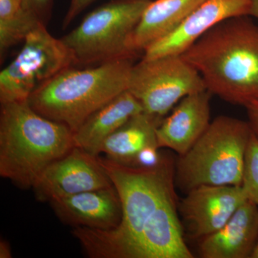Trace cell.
Here are the masks:
<instances>
[{
    "mask_svg": "<svg viewBox=\"0 0 258 258\" xmlns=\"http://www.w3.org/2000/svg\"><path fill=\"white\" fill-rule=\"evenodd\" d=\"M252 0H203L184 23L148 47L143 58L181 55L205 32L237 17L249 16Z\"/></svg>",
    "mask_w": 258,
    "mask_h": 258,
    "instance_id": "cell-11",
    "label": "cell"
},
{
    "mask_svg": "<svg viewBox=\"0 0 258 258\" xmlns=\"http://www.w3.org/2000/svg\"><path fill=\"white\" fill-rule=\"evenodd\" d=\"M159 149L157 145L144 147L136 157L134 167L152 168L159 165L164 157L159 153Z\"/></svg>",
    "mask_w": 258,
    "mask_h": 258,
    "instance_id": "cell-22",
    "label": "cell"
},
{
    "mask_svg": "<svg viewBox=\"0 0 258 258\" xmlns=\"http://www.w3.org/2000/svg\"><path fill=\"white\" fill-rule=\"evenodd\" d=\"M43 25L24 6L23 0H0V52L1 56L29 33Z\"/></svg>",
    "mask_w": 258,
    "mask_h": 258,
    "instance_id": "cell-19",
    "label": "cell"
},
{
    "mask_svg": "<svg viewBox=\"0 0 258 258\" xmlns=\"http://www.w3.org/2000/svg\"><path fill=\"white\" fill-rule=\"evenodd\" d=\"M144 109L128 90L93 113L74 133L75 147L99 157L103 142Z\"/></svg>",
    "mask_w": 258,
    "mask_h": 258,
    "instance_id": "cell-16",
    "label": "cell"
},
{
    "mask_svg": "<svg viewBox=\"0 0 258 258\" xmlns=\"http://www.w3.org/2000/svg\"><path fill=\"white\" fill-rule=\"evenodd\" d=\"M101 163L120 200L122 218L111 230L74 227L73 234L85 252L93 258H133L149 219L169 195L174 192V164L163 157L155 167L122 165L109 159Z\"/></svg>",
    "mask_w": 258,
    "mask_h": 258,
    "instance_id": "cell-1",
    "label": "cell"
},
{
    "mask_svg": "<svg viewBox=\"0 0 258 258\" xmlns=\"http://www.w3.org/2000/svg\"><path fill=\"white\" fill-rule=\"evenodd\" d=\"M50 204L59 218L74 227L111 230L121 221V203L114 186L77 194Z\"/></svg>",
    "mask_w": 258,
    "mask_h": 258,
    "instance_id": "cell-13",
    "label": "cell"
},
{
    "mask_svg": "<svg viewBox=\"0 0 258 258\" xmlns=\"http://www.w3.org/2000/svg\"><path fill=\"white\" fill-rule=\"evenodd\" d=\"M204 90L201 75L181 55L142 57L132 66L128 86L144 113L159 118L185 96Z\"/></svg>",
    "mask_w": 258,
    "mask_h": 258,
    "instance_id": "cell-8",
    "label": "cell"
},
{
    "mask_svg": "<svg viewBox=\"0 0 258 258\" xmlns=\"http://www.w3.org/2000/svg\"><path fill=\"white\" fill-rule=\"evenodd\" d=\"M75 147L67 125L35 111L28 101L1 103L0 176L23 189Z\"/></svg>",
    "mask_w": 258,
    "mask_h": 258,
    "instance_id": "cell-3",
    "label": "cell"
},
{
    "mask_svg": "<svg viewBox=\"0 0 258 258\" xmlns=\"http://www.w3.org/2000/svg\"><path fill=\"white\" fill-rule=\"evenodd\" d=\"M249 16L258 19V0H252Z\"/></svg>",
    "mask_w": 258,
    "mask_h": 258,
    "instance_id": "cell-26",
    "label": "cell"
},
{
    "mask_svg": "<svg viewBox=\"0 0 258 258\" xmlns=\"http://www.w3.org/2000/svg\"><path fill=\"white\" fill-rule=\"evenodd\" d=\"M133 60L120 59L84 69L69 68L35 90L28 103L74 133L93 113L128 90Z\"/></svg>",
    "mask_w": 258,
    "mask_h": 258,
    "instance_id": "cell-4",
    "label": "cell"
},
{
    "mask_svg": "<svg viewBox=\"0 0 258 258\" xmlns=\"http://www.w3.org/2000/svg\"><path fill=\"white\" fill-rule=\"evenodd\" d=\"M245 108H247L249 126L258 139V101L249 103Z\"/></svg>",
    "mask_w": 258,
    "mask_h": 258,
    "instance_id": "cell-24",
    "label": "cell"
},
{
    "mask_svg": "<svg viewBox=\"0 0 258 258\" xmlns=\"http://www.w3.org/2000/svg\"><path fill=\"white\" fill-rule=\"evenodd\" d=\"M242 188L258 206V139L252 132L244 159Z\"/></svg>",
    "mask_w": 258,
    "mask_h": 258,
    "instance_id": "cell-20",
    "label": "cell"
},
{
    "mask_svg": "<svg viewBox=\"0 0 258 258\" xmlns=\"http://www.w3.org/2000/svg\"><path fill=\"white\" fill-rule=\"evenodd\" d=\"M251 134L248 122L217 117L191 149L180 156L178 184L187 191L202 185L242 186Z\"/></svg>",
    "mask_w": 258,
    "mask_h": 258,
    "instance_id": "cell-5",
    "label": "cell"
},
{
    "mask_svg": "<svg viewBox=\"0 0 258 258\" xmlns=\"http://www.w3.org/2000/svg\"><path fill=\"white\" fill-rule=\"evenodd\" d=\"M208 90L185 96L170 115L157 129L158 145L184 155L210 125V99Z\"/></svg>",
    "mask_w": 258,
    "mask_h": 258,
    "instance_id": "cell-12",
    "label": "cell"
},
{
    "mask_svg": "<svg viewBox=\"0 0 258 258\" xmlns=\"http://www.w3.org/2000/svg\"><path fill=\"white\" fill-rule=\"evenodd\" d=\"M21 50L0 73V102L27 101L35 90L74 66L72 52L41 25L28 34Z\"/></svg>",
    "mask_w": 258,
    "mask_h": 258,
    "instance_id": "cell-7",
    "label": "cell"
},
{
    "mask_svg": "<svg viewBox=\"0 0 258 258\" xmlns=\"http://www.w3.org/2000/svg\"><path fill=\"white\" fill-rule=\"evenodd\" d=\"M113 186L99 157L75 147L45 169L33 189L39 200L52 203L77 194Z\"/></svg>",
    "mask_w": 258,
    "mask_h": 258,
    "instance_id": "cell-9",
    "label": "cell"
},
{
    "mask_svg": "<svg viewBox=\"0 0 258 258\" xmlns=\"http://www.w3.org/2000/svg\"><path fill=\"white\" fill-rule=\"evenodd\" d=\"M161 121L162 118L144 112L132 117L105 140L101 154L117 164L134 166L136 157L142 149L149 145L159 147L157 129Z\"/></svg>",
    "mask_w": 258,
    "mask_h": 258,
    "instance_id": "cell-18",
    "label": "cell"
},
{
    "mask_svg": "<svg viewBox=\"0 0 258 258\" xmlns=\"http://www.w3.org/2000/svg\"><path fill=\"white\" fill-rule=\"evenodd\" d=\"M181 55L212 94L244 106L258 101V25L248 16L218 24Z\"/></svg>",
    "mask_w": 258,
    "mask_h": 258,
    "instance_id": "cell-2",
    "label": "cell"
},
{
    "mask_svg": "<svg viewBox=\"0 0 258 258\" xmlns=\"http://www.w3.org/2000/svg\"><path fill=\"white\" fill-rule=\"evenodd\" d=\"M258 240V206L247 200L221 228L201 239L203 258H251Z\"/></svg>",
    "mask_w": 258,
    "mask_h": 258,
    "instance_id": "cell-15",
    "label": "cell"
},
{
    "mask_svg": "<svg viewBox=\"0 0 258 258\" xmlns=\"http://www.w3.org/2000/svg\"><path fill=\"white\" fill-rule=\"evenodd\" d=\"M251 258H258V240L257 244H256L255 246V248L254 249L253 253H252Z\"/></svg>",
    "mask_w": 258,
    "mask_h": 258,
    "instance_id": "cell-27",
    "label": "cell"
},
{
    "mask_svg": "<svg viewBox=\"0 0 258 258\" xmlns=\"http://www.w3.org/2000/svg\"><path fill=\"white\" fill-rule=\"evenodd\" d=\"M184 242L175 191L164 199L149 219L133 258H192Z\"/></svg>",
    "mask_w": 258,
    "mask_h": 258,
    "instance_id": "cell-14",
    "label": "cell"
},
{
    "mask_svg": "<svg viewBox=\"0 0 258 258\" xmlns=\"http://www.w3.org/2000/svg\"><path fill=\"white\" fill-rule=\"evenodd\" d=\"M96 0H71L69 10L66 13L62 23L63 28H67L78 15L81 14L83 10H86Z\"/></svg>",
    "mask_w": 258,
    "mask_h": 258,
    "instance_id": "cell-23",
    "label": "cell"
},
{
    "mask_svg": "<svg viewBox=\"0 0 258 258\" xmlns=\"http://www.w3.org/2000/svg\"><path fill=\"white\" fill-rule=\"evenodd\" d=\"M23 3L29 13L47 26L50 19L53 0H23Z\"/></svg>",
    "mask_w": 258,
    "mask_h": 258,
    "instance_id": "cell-21",
    "label": "cell"
},
{
    "mask_svg": "<svg viewBox=\"0 0 258 258\" xmlns=\"http://www.w3.org/2000/svg\"><path fill=\"white\" fill-rule=\"evenodd\" d=\"M152 0H112L86 15L79 26L61 38L75 64H100L134 58L128 41Z\"/></svg>",
    "mask_w": 258,
    "mask_h": 258,
    "instance_id": "cell-6",
    "label": "cell"
},
{
    "mask_svg": "<svg viewBox=\"0 0 258 258\" xmlns=\"http://www.w3.org/2000/svg\"><path fill=\"white\" fill-rule=\"evenodd\" d=\"M247 200L242 186L202 185L187 191L179 210L191 234L202 239L221 228Z\"/></svg>",
    "mask_w": 258,
    "mask_h": 258,
    "instance_id": "cell-10",
    "label": "cell"
},
{
    "mask_svg": "<svg viewBox=\"0 0 258 258\" xmlns=\"http://www.w3.org/2000/svg\"><path fill=\"white\" fill-rule=\"evenodd\" d=\"M0 257H11V250H10L9 244L5 241H1L0 242Z\"/></svg>",
    "mask_w": 258,
    "mask_h": 258,
    "instance_id": "cell-25",
    "label": "cell"
},
{
    "mask_svg": "<svg viewBox=\"0 0 258 258\" xmlns=\"http://www.w3.org/2000/svg\"><path fill=\"white\" fill-rule=\"evenodd\" d=\"M203 0H152L129 37V50L137 55L176 30Z\"/></svg>",
    "mask_w": 258,
    "mask_h": 258,
    "instance_id": "cell-17",
    "label": "cell"
}]
</instances>
